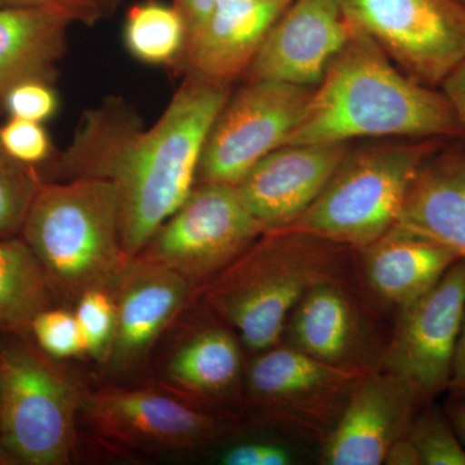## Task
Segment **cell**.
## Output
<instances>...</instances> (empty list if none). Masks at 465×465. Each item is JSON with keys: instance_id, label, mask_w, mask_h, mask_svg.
I'll return each instance as SVG.
<instances>
[{"instance_id": "cell-1", "label": "cell", "mask_w": 465, "mask_h": 465, "mask_svg": "<svg viewBox=\"0 0 465 465\" xmlns=\"http://www.w3.org/2000/svg\"><path fill=\"white\" fill-rule=\"evenodd\" d=\"M231 96L228 84L185 74L150 127L121 97H106L82 116L57 158L61 180L97 177L115 183L125 256L139 255L197 183L208 134Z\"/></svg>"}, {"instance_id": "cell-2", "label": "cell", "mask_w": 465, "mask_h": 465, "mask_svg": "<svg viewBox=\"0 0 465 465\" xmlns=\"http://www.w3.org/2000/svg\"><path fill=\"white\" fill-rule=\"evenodd\" d=\"M371 137L465 139L445 94L410 78L354 26L284 145Z\"/></svg>"}, {"instance_id": "cell-3", "label": "cell", "mask_w": 465, "mask_h": 465, "mask_svg": "<svg viewBox=\"0 0 465 465\" xmlns=\"http://www.w3.org/2000/svg\"><path fill=\"white\" fill-rule=\"evenodd\" d=\"M345 250L351 249L290 229L262 232L202 286V300L258 354L280 344L291 312L312 287L341 277Z\"/></svg>"}, {"instance_id": "cell-4", "label": "cell", "mask_w": 465, "mask_h": 465, "mask_svg": "<svg viewBox=\"0 0 465 465\" xmlns=\"http://www.w3.org/2000/svg\"><path fill=\"white\" fill-rule=\"evenodd\" d=\"M20 237L38 260L54 295L65 299L109 289L128 258L122 249L118 188L97 177L43 183Z\"/></svg>"}, {"instance_id": "cell-5", "label": "cell", "mask_w": 465, "mask_h": 465, "mask_svg": "<svg viewBox=\"0 0 465 465\" xmlns=\"http://www.w3.org/2000/svg\"><path fill=\"white\" fill-rule=\"evenodd\" d=\"M448 142L414 140L351 150L317 200L286 229L361 250L396 224L419 168Z\"/></svg>"}, {"instance_id": "cell-6", "label": "cell", "mask_w": 465, "mask_h": 465, "mask_svg": "<svg viewBox=\"0 0 465 465\" xmlns=\"http://www.w3.org/2000/svg\"><path fill=\"white\" fill-rule=\"evenodd\" d=\"M0 344V463L65 465L84 393L30 339Z\"/></svg>"}, {"instance_id": "cell-7", "label": "cell", "mask_w": 465, "mask_h": 465, "mask_svg": "<svg viewBox=\"0 0 465 465\" xmlns=\"http://www.w3.org/2000/svg\"><path fill=\"white\" fill-rule=\"evenodd\" d=\"M265 229L231 183H198L139 253L197 289L249 249Z\"/></svg>"}, {"instance_id": "cell-8", "label": "cell", "mask_w": 465, "mask_h": 465, "mask_svg": "<svg viewBox=\"0 0 465 465\" xmlns=\"http://www.w3.org/2000/svg\"><path fill=\"white\" fill-rule=\"evenodd\" d=\"M345 14L397 66L440 88L465 60V7L454 0H341Z\"/></svg>"}, {"instance_id": "cell-9", "label": "cell", "mask_w": 465, "mask_h": 465, "mask_svg": "<svg viewBox=\"0 0 465 465\" xmlns=\"http://www.w3.org/2000/svg\"><path fill=\"white\" fill-rule=\"evenodd\" d=\"M314 88L255 79L235 92L216 116L198 167V183L235 185L298 127Z\"/></svg>"}, {"instance_id": "cell-10", "label": "cell", "mask_w": 465, "mask_h": 465, "mask_svg": "<svg viewBox=\"0 0 465 465\" xmlns=\"http://www.w3.org/2000/svg\"><path fill=\"white\" fill-rule=\"evenodd\" d=\"M465 313V262L458 260L420 298L400 309L381 369L405 381L424 407L448 391Z\"/></svg>"}, {"instance_id": "cell-11", "label": "cell", "mask_w": 465, "mask_h": 465, "mask_svg": "<svg viewBox=\"0 0 465 465\" xmlns=\"http://www.w3.org/2000/svg\"><path fill=\"white\" fill-rule=\"evenodd\" d=\"M81 411L104 442L140 451L198 448L224 430L216 415L174 393L145 388L84 393Z\"/></svg>"}, {"instance_id": "cell-12", "label": "cell", "mask_w": 465, "mask_h": 465, "mask_svg": "<svg viewBox=\"0 0 465 465\" xmlns=\"http://www.w3.org/2000/svg\"><path fill=\"white\" fill-rule=\"evenodd\" d=\"M369 372L324 363L290 345H274L253 358L247 391L268 414L311 433L332 430L351 391Z\"/></svg>"}, {"instance_id": "cell-13", "label": "cell", "mask_w": 465, "mask_h": 465, "mask_svg": "<svg viewBox=\"0 0 465 465\" xmlns=\"http://www.w3.org/2000/svg\"><path fill=\"white\" fill-rule=\"evenodd\" d=\"M353 30L341 0H295L269 30L246 81L317 87Z\"/></svg>"}, {"instance_id": "cell-14", "label": "cell", "mask_w": 465, "mask_h": 465, "mask_svg": "<svg viewBox=\"0 0 465 465\" xmlns=\"http://www.w3.org/2000/svg\"><path fill=\"white\" fill-rule=\"evenodd\" d=\"M109 290L116 323L105 365L112 371L127 372L142 365L197 289L166 266L137 255L124 260Z\"/></svg>"}, {"instance_id": "cell-15", "label": "cell", "mask_w": 465, "mask_h": 465, "mask_svg": "<svg viewBox=\"0 0 465 465\" xmlns=\"http://www.w3.org/2000/svg\"><path fill=\"white\" fill-rule=\"evenodd\" d=\"M424 409L412 388L385 370H374L357 382L341 416L327 434L326 465L384 464L394 442L405 436Z\"/></svg>"}, {"instance_id": "cell-16", "label": "cell", "mask_w": 465, "mask_h": 465, "mask_svg": "<svg viewBox=\"0 0 465 465\" xmlns=\"http://www.w3.org/2000/svg\"><path fill=\"white\" fill-rule=\"evenodd\" d=\"M349 152L347 143H287L234 186L265 232L286 229L317 200Z\"/></svg>"}, {"instance_id": "cell-17", "label": "cell", "mask_w": 465, "mask_h": 465, "mask_svg": "<svg viewBox=\"0 0 465 465\" xmlns=\"http://www.w3.org/2000/svg\"><path fill=\"white\" fill-rule=\"evenodd\" d=\"M287 345L329 365L371 372L381 365L369 318L341 277L312 287L291 312Z\"/></svg>"}, {"instance_id": "cell-18", "label": "cell", "mask_w": 465, "mask_h": 465, "mask_svg": "<svg viewBox=\"0 0 465 465\" xmlns=\"http://www.w3.org/2000/svg\"><path fill=\"white\" fill-rule=\"evenodd\" d=\"M290 0H219L186 43L176 67L183 74L231 84L244 75Z\"/></svg>"}, {"instance_id": "cell-19", "label": "cell", "mask_w": 465, "mask_h": 465, "mask_svg": "<svg viewBox=\"0 0 465 465\" xmlns=\"http://www.w3.org/2000/svg\"><path fill=\"white\" fill-rule=\"evenodd\" d=\"M394 225L465 262V139L448 140L421 164Z\"/></svg>"}, {"instance_id": "cell-20", "label": "cell", "mask_w": 465, "mask_h": 465, "mask_svg": "<svg viewBox=\"0 0 465 465\" xmlns=\"http://www.w3.org/2000/svg\"><path fill=\"white\" fill-rule=\"evenodd\" d=\"M360 251L367 289L399 309L432 289L459 260L442 244L396 225Z\"/></svg>"}, {"instance_id": "cell-21", "label": "cell", "mask_w": 465, "mask_h": 465, "mask_svg": "<svg viewBox=\"0 0 465 465\" xmlns=\"http://www.w3.org/2000/svg\"><path fill=\"white\" fill-rule=\"evenodd\" d=\"M74 20L50 7H0V100L27 81L54 84Z\"/></svg>"}, {"instance_id": "cell-22", "label": "cell", "mask_w": 465, "mask_h": 465, "mask_svg": "<svg viewBox=\"0 0 465 465\" xmlns=\"http://www.w3.org/2000/svg\"><path fill=\"white\" fill-rule=\"evenodd\" d=\"M237 333L208 324L176 349L167 366L171 384L203 399L228 396L242 378V348Z\"/></svg>"}, {"instance_id": "cell-23", "label": "cell", "mask_w": 465, "mask_h": 465, "mask_svg": "<svg viewBox=\"0 0 465 465\" xmlns=\"http://www.w3.org/2000/svg\"><path fill=\"white\" fill-rule=\"evenodd\" d=\"M52 302L54 292L25 241L0 240V332L32 339L34 318Z\"/></svg>"}, {"instance_id": "cell-24", "label": "cell", "mask_w": 465, "mask_h": 465, "mask_svg": "<svg viewBox=\"0 0 465 465\" xmlns=\"http://www.w3.org/2000/svg\"><path fill=\"white\" fill-rule=\"evenodd\" d=\"M124 41L136 60L148 65L176 67L185 50V23L173 5L146 0L128 9Z\"/></svg>"}, {"instance_id": "cell-25", "label": "cell", "mask_w": 465, "mask_h": 465, "mask_svg": "<svg viewBox=\"0 0 465 465\" xmlns=\"http://www.w3.org/2000/svg\"><path fill=\"white\" fill-rule=\"evenodd\" d=\"M45 180L11 157L0 142V240L20 237L30 204Z\"/></svg>"}, {"instance_id": "cell-26", "label": "cell", "mask_w": 465, "mask_h": 465, "mask_svg": "<svg viewBox=\"0 0 465 465\" xmlns=\"http://www.w3.org/2000/svg\"><path fill=\"white\" fill-rule=\"evenodd\" d=\"M406 436L414 443L421 465H465V449L446 412L425 407L415 415Z\"/></svg>"}, {"instance_id": "cell-27", "label": "cell", "mask_w": 465, "mask_h": 465, "mask_svg": "<svg viewBox=\"0 0 465 465\" xmlns=\"http://www.w3.org/2000/svg\"><path fill=\"white\" fill-rule=\"evenodd\" d=\"M85 354L105 365L115 335V305L109 289H91L76 299L74 312Z\"/></svg>"}, {"instance_id": "cell-28", "label": "cell", "mask_w": 465, "mask_h": 465, "mask_svg": "<svg viewBox=\"0 0 465 465\" xmlns=\"http://www.w3.org/2000/svg\"><path fill=\"white\" fill-rule=\"evenodd\" d=\"M32 339L52 360H69L85 354L84 335L74 312L47 308L32 323Z\"/></svg>"}, {"instance_id": "cell-29", "label": "cell", "mask_w": 465, "mask_h": 465, "mask_svg": "<svg viewBox=\"0 0 465 465\" xmlns=\"http://www.w3.org/2000/svg\"><path fill=\"white\" fill-rule=\"evenodd\" d=\"M0 142L12 158L26 166L38 168L54 154L50 134L39 122L9 119L0 125Z\"/></svg>"}, {"instance_id": "cell-30", "label": "cell", "mask_w": 465, "mask_h": 465, "mask_svg": "<svg viewBox=\"0 0 465 465\" xmlns=\"http://www.w3.org/2000/svg\"><path fill=\"white\" fill-rule=\"evenodd\" d=\"M2 106H5L11 118L43 124L56 114L58 97L54 84L27 81L12 87L3 97Z\"/></svg>"}, {"instance_id": "cell-31", "label": "cell", "mask_w": 465, "mask_h": 465, "mask_svg": "<svg viewBox=\"0 0 465 465\" xmlns=\"http://www.w3.org/2000/svg\"><path fill=\"white\" fill-rule=\"evenodd\" d=\"M0 7H50L65 12L74 23L92 26L113 12L108 0H0Z\"/></svg>"}, {"instance_id": "cell-32", "label": "cell", "mask_w": 465, "mask_h": 465, "mask_svg": "<svg viewBox=\"0 0 465 465\" xmlns=\"http://www.w3.org/2000/svg\"><path fill=\"white\" fill-rule=\"evenodd\" d=\"M220 463L224 465H289L292 452L273 442H244L223 452Z\"/></svg>"}, {"instance_id": "cell-33", "label": "cell", "mask_w": 465, "mask_h": 465, "mask_svg": "<svg viewBox=\"0 0 465 465\" xmlns=\"http://www.w3.org/2000/svg\"><path fill=\"white\" fill-rule=\"evenodd\" d=\"M217 2L219 0H173V7L180 12L185 23L186 43L203 25Z\"/></svg>"}, {"instance_id": "cell-34", "label": "cell", "mask_w": 465, "mask_h": 465, "mask_svg": "<svg viewBox=\"0 0 465 465\" xmlns=\"http://www.w3.org/2000/svg\"><path fill=\"white\" fill-rule=\"evenodd\" d=\"M440 90L451 104L465 137V60L445 79Z\"/></svg>"}, {"instance_id": "cell-35", "label": "cell", "mask_w": 465, "mask_h": 465, "mask_svg": "<svg viewBox=\"0 0 465 465\" xmlns=\"http://www.w3.org/2000/svg\"><path fill=\"white\" fill-rule=\"evenodd\" d=\"M452 401L465 405V313L460 333H459L454 361H452L451 378L449 388Z\"/></svg>"}, {"instance_id": "cell-36", "label": "cell", "mask_w": 465, "mask_h": 465, "mask_svg": "<svg viewBox=\"0 0 465 465\" xmlns=\"http://www.w3.org/2000/svg\"><path fill=\"white\" fill-rule=\"evenodd\" d=\"M384 464L388 465H421L420 457L414 443L409 437L402 436L391 445L385 455Z\"/></svg>"}, {"instance_id": "cell-37", "label": "cell", "mask_w": 465, "mask_h": 465, "mask_svg": "<svg viewBox=\"0 0 465 465\" xmlns=\"http://www.w3.org/2000/svg\"><path fill=\"white\" fill-rule=\"evenodd\" d=\"M446 415H448L450 423L454 427L459 440L463 443L465 449V405L464 403L455 402L451 403L446 409Z\"/></svg>"}, {"instance_id": "cell-38", "label": "cell", "mask_w": 465, "mask_h": 465, "mask_svg": "<svg viewBox=\"0 0 465 465\" xmlns=\"http://www.w3.org/2000/svg\"><path fill=\"white\" fill-rule=\"evenodd\" d=\"M108 2L113 8H115V5H118L119 0H108Z\"/></svg>"}, {"instance_id": "cell-39", "label": "cell", "mask_w": 465, "mask_h": 465, "mask_svg": "<svg viewBox=\"0 0 465 465\" xmlns=\"http://www.w3.org/2000/svg\"><path fill=\"white\" fill-rule=\"evenodd\" d=\"M454 2H457L459 5H461L463 7H465V0H454Z\"/></svg>"}, {"instance_id": "cell-40", "label": "cell", "mask_w": 465, "mask_h": 465, "mask_svg": "<svg viewBox=\"0 0 465 465\" xmlns=\"http://www.w3.org/2000/svg\"><path fill=\"white\" fill-rule=\"evenodd\" d=\"M0 106H2V100H0Z\"/></svg>"}]
</instances>
